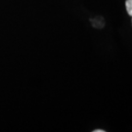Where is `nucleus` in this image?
<instances>
[{
  "label": "nucleus",
  "mask_w": 132,
  "mask_h": 132,
  "mask_svg": "<svg viewBox=\"0 0 132 132\" xmlns=\"http://www.w3.org/2000/svg\"><path fill=\"white\" fill-rule=\"evenodd\" d=\"M125 6H126V11L129 16H132V0H126L125 1Z\"/></svg>",
  "instance_id": "nucleus-1"
},
{
  "label": "nucleus",
  "mask_w": 132,
  "mask_h": 132,
  "mask_svg": "<svg viewBox=\"0 0 132 132\" xmlns=\"http://www.w3.org/2000/svg\"><path fill=\"white\" fill-rule=\"evenodd\" d=\"M94 132H105V130H103V129H97V130H94Z\"/></svg>",
  "instance_id": "nucleus-2"
}]
</instances>
